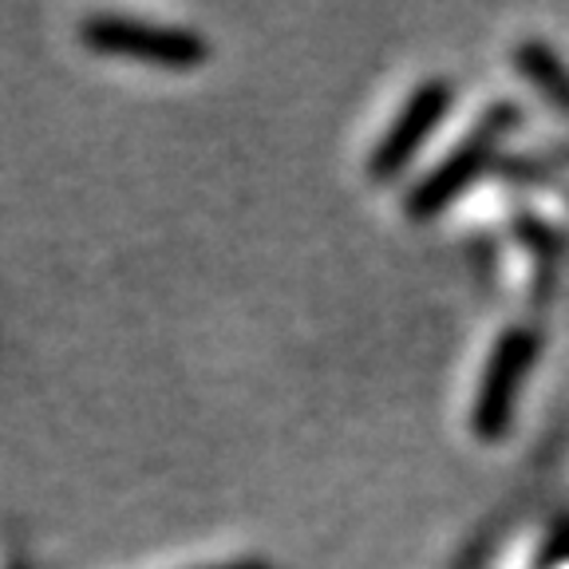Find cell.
<instances>
[{"mask_svg":"<svg viewBox=\"0 0 569 569\" xmlns=\"http://www.w3.org/2000/svg\"><path fill=\"white\" fill-rule=\"evenodd\" d=\"M533 352H538V340L530 332H507L498 340L495 356H490L487 376H482L479 400H475V416L471 423L479 427L482 439L502 436L510 427V416H515V400L522 391V380L533 365Z\"/></svg>","mask_w":569,"mask_h":569,"instance_id":"1","label":"cell"},{"mask_svg":"<svg viewBox=\"0 0 569 569\" xmlns=\"http://www.w3.org/2000/svg\"><path fill=\"white\" fill-rule=\"evenodd\" d=\"M510 119H515L510 107H495V111H490V116L482 119V123L475 127V131L467 134V139H462L459 147H455V151L423 178V182H419V190L408 202V210L419 213V218H427V213H436L439 206L451 202V198L459 194V190L467 187L482 167H487L490 151H495V142L502 139V131H507Z\"/></svg>","mask_w":569,"mask_h":569,"instance_id":"2","label":"cell"},{"mask_svg":"<svg viewBox=\"0 0 569 569\" xmlns=\"http://www.w3.org/2000/svg\"><path fill=\"white\" fill-rule=\"evenodd\" d=\"M447 107H451V88L443 80H431L408 99L391 131L383 134V142L372 151V162H368V174L372 178H391L400 174L403 167L411 162V154L423 147V139L431 134V127L447 116Z\"/></svg>","mask_w":569,"mask_h":569,"instance_id":"3","label":"cell"},{"mask_svg":"<svg viewBox=\"0 0 569 569\" xmlns=\"http://www.w3.org/2000/svg\"><path fill=\"white\" fill-rule=\"evenodd\" d=\"M91 40L99 48H107V52H131L159 60L162 68H198L206 60V44L194 32L134 24V20H99L91 28Z\"/></svg>","mask_w":569,"mask_h":569,"instance_id":"4","label":"cell"},{"mask_svg":"<svg viewBox=\"0 0 569 569\" xmlns=\"http://www.w3.org/2000/svg\"><path fill=\"white\" fill-rule=\"evenodd\" d=\"M222 569H266V566H222Z\"/></svg>","mask_w":569,"mask_h":569,"instance_id":"5","label":"cell"}]
</instances>
